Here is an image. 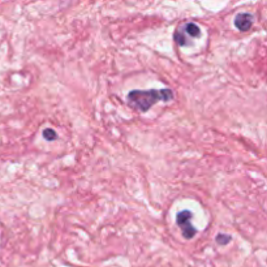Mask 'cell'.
<instances>
[{"label": "cell", "mask_w": 267, "mask_h": 267, "mask_svg": "<svg viewBox=\"0 0 267 267\" xmlns=\"http://www.w3.org/2000/svg\"><path fill=\"white\" fill-rule=\"evenodd\" d=\"M172 99H174V92L170 89H151L146 91L133 90L128 94V104L134 110L142 111V112L150 110V107L154 106L159 100L170 102Z\"/></svg>", "instance_id": "obj_1"}, {"label": "cell", "mask_w": 267, "mask_h": 267, "mask_svg": "<svg viewBox=\"0 0 267 267\" xmlns=\"http://www.w3.org/2000/svg\"><path fill=\"white\" fill-rule=\"evenodd\" d=\"M201 34V30H199L198 25L193 24V22H188L185 24L182 28L178 29L174 34V39L178 42V45L180 46H188L190 42L188 41V35L190 38H197Z\"/></svg>", "instance_id": "obj_2"}, {"label": "cell", "mask_w": 267, "mask_h": 267, "mask_svg": "<svg viewBox=\"0 0 267 267\" xmlns=\"http://www.w3.org/2000/svg\"><path fill=\"white\" fill-rule=\"evenodd\" d=\"M192 216L193 214L188 210L178 212V216H176V223L182 230V235H184L185 239H192L197 233V230L192 226Z\"/></svg>", "instance_id": "obj_3"}, {"label": "cell", "mask_w": 267, "mask_h": 267, "mask_svg": "<svg viewBox=\"0 0 267 267\" xmlns=\"http://www.w3.org/2000/svg\"><path fill=\"white\" fill-rule=\"evenodd\" d=\"M253 25V16L250 13H239L235 18V26L240 31H248Z\"/></svg>", "instance_id": "obj_4"}, {"label": "cell", "mask_w": 267, "mask_h": 267, "mask_svg": "<svg viewBox=\"0 0 267 267\" xmlns=\"http://www.w3.org/2000/svg\"><path fill=\"white\" fill-rule=\"evenodd\" d=\"M43 137L47 141H54L58 138V136H56V132L54 129H46L45 132H43Z\"/></svg>", "instance_id": "obj_5"}, {"label": "cell", "mask_w": 267, "mask_h": 267, "mask_svg": "<svg viewBox=\"0 0 267 267\" xmlns=\"http://www.w3.org/2000/svg\"><path fill=\"white\" fill-rule=\"evenodd\" d=\"M231 236H226V235H218V237H216V241H218V244H220V245H226V244L230 243Z\"/></svg>", "instance_id": "obj_6"}]
</instances>
